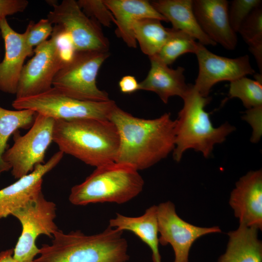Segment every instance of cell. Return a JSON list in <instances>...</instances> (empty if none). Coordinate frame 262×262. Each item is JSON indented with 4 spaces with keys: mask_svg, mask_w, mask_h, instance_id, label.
<instances>
[{
    "mask_svg": "<svg viewBox=\"0 0 262 262\" xmlns=\"http://www.w3.org/2000/svg\"><path fill=\"white\" fill-rule=\"evenodd\" d=\"M109 120L119 136L115 162L144 170L166 158L175 148L176 122L170 113L154 119L141 118L116 105Z\"/></svg>",
    "mask_w": 262,
    "mask_h": 262,
    "instance_id": "obj_1",
    "label": "cell"
},
{
    "mask_svg": "<svg viewBox=\"0 0 262 262\" xmlns=\"http://www.w3.org/2000/svg\"><path fill=\"white\" fill-rule=\"evenodd\" d=\"M53 142L64 154L96 167L115 162L119 136L109 120H55Z\"/></svg>",
    "mask_w": 262,
    "mask_h": 262,
    "instance_id": "obj_2",
    "label": "cell"
},
{
    "mask_svg": "<svg viewBox=\"0 0 262 262\" xmlns=\"http://www.w3.org/2000/svg\"><path fill=\"white\" fill-rule=\"evenodd\" d=\"M123 231L108 226L88 235L80 230L58 229L50 244H43L33 262H127L128 245Z\"/></svg>",
    "mask_w": 262,
    "mask_h": 262,
    "instance_id": "obj_3",
    "label": "cell"
},
{
    "mask_svg": "<svg viewBox=\"0 0 262 262\" xmlns=\"http://www.w3.org/2000/svg\"><path fill=\"white\" fill-rule=\"evenodd\" d=\"M182 99L183 106L175 120L173 158L179 162L184 152L190 148L202 152L207 158L213 146L223 143L235 127L228 123L217 128L213 126L209 114L204 110L211 98L201 96L194 85L191 84Z\"/></svg>",
    "mask_w": 262,
    "mask_h": 262,
    "instance_id": "obj_4",
    "label": "cell"
},
{
    "mask_svg": "<svg viewBox=\"0 0 262 262\" xmlns=\"http://www.w3.org/2000/svg\"><path fill=\"white\" fill-rule=\"evenodd\" d=\"M144 185L138 170L114 162L96 167L82 182L72 187L69 200L80 206L104 202L122 204L138 196Z\"/></svg>",
    "mask_w": 262,
    "mask_h": 262,
    "instance_id": "obj_5",
    "label": "cell"
},
{
    "mask_svg": "<svg viewBox=\"0 0 262 262\" xmlns=\"http://www.w3.org/2000/svg\"><path fill=\"white\" fill-rule=\"evenodd\" d=\"M109 56V52L76 51L55 75L52 87L66 96L80 100H110L108 94L97 85L99 70Z\"/></svg>",
    "mask_w": 262,
    "mask_h": 262,
    "instance_id": "obj_6",
    "label": "cell"
},
{
    "mask_svg": "<svg viewBox=\"0 0 262 262\" xmlns=\"http://www.w3.org/2000/svg\"><path fill=\"white\" fill-rule=\"evenodd\" d=\"M116 105L112 99L94 101L76 99L53 87L35 96L15 98L12 103L16 110H31L54 120H66L84 118L109 120Z\"/></svg>",
    "mask_w": 262,
    "mask_h": 262,
    "instance_id": "obj_7",
    "label": "cell"
},
{
    "mask_svg": "<svg viewBox=\"0 0 262 262\" xmlns=\"http://www.w3.org/2000/svg\"><path fill=\"white\" fill-rule=\"evenodd\" d=\"M49 21L70 40L75 51L109 52V42L100 25L87 16L75 0L51 2Z\"/></svg>",
    "mask_w": 262,
    "mask_h": 262,
    "instance_id": "obj_8",
    "label": "cell"
},
{
    "mask_svg": "<svg viewBox=\"0 0 262 262\" xmlns=\"http://www.w3.org/2000/svg\"><path fill=\"white\" fill-rule=\"evenodd\" d=\"M60 34L53 27L50 38L33 49L34 55L21 71L16 98L35 96L52 88L55 75L68 59L60 42Z\"/></svg>",
    "mask_w": 262,
    "mask_h": 262,
    "instance_id": "obj_9",
    "label": "cell"
},
{
    "mask_svg": "<svg viewBox=\"0 0 262 262\" xmlns=\"http://www.w3.org/2000/svg\"><path fill=\"white\" fill-rule=\"evenodd\" d=\"M56 204L47 200L42 193L14 211L12 215L21 224L22 230L14 248L16 262H33L39 252L36 245L37 237L44 234L52 238L59 229L54 222Z\"/></svg>",
    "mask_w": 262,
    "mask_h": 262,
    "instance_id": "obj_10",
    "label": "cell"
},
{
    "mask_svg": "<svg viewBox=\"0 0 262 262\" xmlns=\"http://www.w3.org/2000/svg\"><path fill=\"white\" fill-rule=\"evenodd\" d=\"M55 120L36 114L29 131L21 136L14 134V143L2 156L11 167V174L18 179L31 173L38 164L45 163L46 151L53 142Z\"/></svg>",
    "mask_w": 262,
    "mask_h": 262,
    "instance_id": "obj_11",
    "label": "cell"
},
{
    "mask_svg": "<svg viewBox=\"0 0 262 262\" xmlns=\"http://www.w3.org/2000/svg\"><path fill=\"white\" fill-rule=\"evenodd\" d=\"M159 244H170L174 250L173 262H188L193 243L201 236L221 232L217 226L200 227L188 223L177 213L175 205L168 201L157 206Z\"/></svg>",
    "mask_w": 262,
    "mask_h": 262,
    "instance_id": "obj_12",
    "label": "cell"
},
{
    "mask_svg": "<svg viewBox=\"0 0 262 262\" xmlns=\"http://www.w3.org/2000/svg\"><path fill=\"white\" fill-rule=\"evenodd\" d=\"M198 64V73L194 85L204 97L212 87L222 81L231 82L249 74L255 73L247 55L229 58L216 55L199 43L196 52Z\"/></svg>",
    "mask_w": 262,
    "mask_h": 262,
    "instance_id": "obj_13",
    "label": "cell"
},
{
    "mask_svg": "<svg viewBox=\"0 0 262 262\" xmlns=\"http://www.w3.org/2000/svg\"><path fill=\"white\" fill-rule=\"evenodd\" d=\"M229 204L239 224L262 229V171H250L236 182Z\"/></svg>",
    "mask_w": 262,
    "mask_h": 262,
    "instance_id": "obj_14",
    "label": "cell"
},
{
    "mask_svg": "<svg viewBox=\"0 0 262 262\" xmlns=\"http://www.w3.org/2000/svg\"><path fill=\"white\" fill-rule=\"evenodd\" d=\"M64 155L59 150L47 162L36 165L31 173L0 189V219L12 215L16 210L42 193L43 177L59 163Z\"/></svg>",
    "mask_w": 262,
    "mask_h": 262,
    "instance_id": "obj_15",
    "label": "cell"
},
{
    "mask_svg": "<svg viewBox=\"0 0 262 262\" xmlns=\"http://www.w3.org/2000/svg\"><path fill=\"white\" fill-rule=\"evenodd\" d=\"M0 30L5 50L0 62V90L16 94L24 61L33 56V50L26 45L24 33L14 30L6 18L0 20Z\"/></svg>",
    "mask_w": 262,
    "mask_h": 262,
    "instance_id": "obj_16",
    "label": "cell"
},
{
    "mask_svg": "<svg viewBox=\"0 0 262 262\" xmlns=\"http://www.w3.org/2000/svg\"><path fill=\"white\" fill-rule=\"evenodd\" d=\"M193 8L200 28L212 40L228 50L236 48L237 37L229 22L227 0H194Z\"/></svg>",
    "mask_w": 262,
    "mask_h": 262,
    "instance_id": "obj_17",
    "label": "cell"
},
{
    "mask_svg": "<svg viewBox=\"0 0 262 262\" xmlns=\"http://www.w3.org/2000/svg\"><path fill=\"white\" fill-rule=\"evenodd\" d=\"M103 0L114 17V24L116 26L115 30V34L130 48L137 47L133 27L138 20L150 18L168 22L148 0Z\"/></svg>",
    "mask_w": 262,
    "mask_h": 262,
    "instance_id": "obj_18",
    "label": "cell"
},
{
    "mask_svg": "<svg viewBox=\"0 0 262 262\" xmlns=\"http://www.w3.org/2000/svg\"><path fill=\"white\" fill-rule=\"evenodd\" d=\"M149 58L150 69L146 78L139 82L140 90L156 93L165 104L171 97L183 98L191 86L185 82V69L181 66L172 69L155 56Z\"/></svg>",
    "mask_w": 262,
    "mask_h": 262,
    "instance_id": "obj_19",
    "label": "cell"
},
{
    "mask_svg": "<svg viewBox=\"0 0 262 262\" xmlns=\"http://www.w3.org/2000/svg\"><path fill=\"white\" fill-rule=\"evenodd\" d=\"M193 0H158L150 2L153 7L172 25V28L181 31L205 45L215 46L202 31L195 15Z\"/></svg>",
    "mask_w": 262,
    "mask_h": 262,
    "instance_id": "obj_20",
    "label": "cell"
},
{
    "mask_svg": "<svg viewBox=\"0 0 262 262\" xmlns=\"http://www.w3.org/2000/svg\"><path fill=\"white\" fill-rule=\"evenodd\" d=\"M109 226L133 233L149 247L153 262H161L159 249L157 206H151L142 215L138 217L126 216L117 213L115 218L109 220Z\"/></svg>",
    "mask_w": 262,
    "mask_h": 262,
    "instance_id": "obj_21",
    "label": "cell"
},
{
    "mask_svg": "<svg viewBox=\"0 0 262 262\" xmlns=\"http://www.w3.org/2000/svg\"><path fill=\"white\" fill-rule=\"evenodd\" d=\"M258 230L239 224L238 229L229 232L226 251L217 262H262V243Z\"/></svg>",
    "mask_w": 262,
    "mask_h": 262,
    "instance_id": "obj_22",
    "label": "cell"
},
{
    "mask_svg": "<svg viewBox=\"0 0 262 262\" xmlns=\"http://www.w3.org/2000/svg\"><path fill=\"white\" fill-rule=\"evenodd\" d=\"M161 20L142 18L134 23V35L142 52L149 57L155 56L170 36L172 28H165Z\"/></svg>",
    "mask_w": 262,
    "mask_h": 262,
    "instance_id": "obj_23",
    "label": "cell"
},
{
    "mask_svg": "<svg viewBox=\"0 0 262 262\" xmlns=\"http://www.w3.org/2000/svg\"><path fill=\"white\" fill-rule=\"evenodd\" d=\"M36 115V113L31 110L14 111L0 106V174L11 170L10 166L2 159L10 137L19 129L32 125Z\"/></svg>",
    "mask_w": 262,
    "mask_h": 262,
    "instance_id": "obj_24",
    "label": "cell"
},
{
    "mask_svg": "<svg viewBox=\"0 0 262 262\" xmlns=\"http://www.w3.org/2000/svg\"><path fill=\"white\" fill-rule=\"evenodd\" d=\"M238 32L248 45L261 73L262 72V8L253 10L243 22Z\"/></svg>",
    "mask_w": 262,
    "mask_h": 262,
    "instance_id": "obj_25",
    "label": "cell"
},
{
    "mask_svg": "<svg viewBox=\"0 0 262 262\" xmlns=\"http://www.w3.org/2000/svg\"><path fill=\"white\" fill-rule=\"evenodd\" d=\"M195 40L188 34L172 28L170 36L155 56L168 66L182 54H195L199 44Z\"/></svg>",
    "mask_w": 262,
    "mask_h": 262,
    "instance_id": "obj_26",
    "label": "cell"
},
{
    "mask_svg": "<svg viewBox=\"0 0 262 262\" xmlns=\"http://www.w3.org/2000/svg\"><path fill=\"white\" fill-rule=\"evenodd\" d=\"M230 98L241 99L247 109L262 106V82L244 76L230 82Z\"/></svg>",
    "mask_w": 262,
    "mask_h": 262,
    "instance_id": "obj_27",
    "label": "cell"
},
{
    "mask_svg": "<svg viewBox=\"0 0 262 262\" xmlns=\"http://www.w3.org/2000/svg\"><path fill=\"white\" fill-rule=\"evenodd\" d=\"M53 31V25L48 18L41 19L36 23L31 21L23 33L26 45L33 50L34 47H36L46 41Z\"/></svg>",
    "mask_w": 262,
    "mask_h": 262,
    "instance_id": "obj_28",
    "label": "cell"
},
{
    "mask_svg": "<svg viewBox=\"0 0 262 262\" xmlns=\"http://www.w3.org/2000/svg\"><path fill=\"white\" fill-rule=\"evenodd\" d=\"M77 2L87 16L100 25L110 27L114 23V17L103 0H79Z\"/></svg>",
    "mask_w": 262,
    "mask_h": 262,
    "instance_id": "obj_29",
    "label": "cell"
},
{
    "mask_svg": "<svg viewBox=\"0 0 262 262\" xmlns=\"http://www.w3.org/2000/svg\"><path fill=\"white\" fill-rule=\"evenodd\" d=\"M261 0H234L230 3L228 10L230 25L236 33L239 27L251 12L261 5Z\"/></svg>",
    "mask_w": 262,
    "mask_h": 262,
    "instance_id": "obj_30",
    "label": "cell"
},
{
    "mask_svg": "<svg viewBox=\"0 0 262 262\" xmlns=\"http://www.w3.org/2000/svg\"><path fill=\"white\" fill-rule=\"evenodd\" d=\"M262 106L248 109L243 117L253 129L251 138L253 143L259 142L262 135Z\"/></svg>",
    "mask_w": 262,
    "mask_h": 262,
    "instance_id": "obj_31",
    "label": "cell"
},
{
    "mask_svg": "<svg viewBox=\"0 0 262 262\" xmlns=\"http://www.w3.org/2000/svg\"><path fill=\"white\" fill-rule=\"evenodd\" d=\"M28 4L26 0H0V20L24 11Z\"/></svg>",
    "mask_w": 262,
    "mask_h": 262,
    "instance_id": "obj_32",
    "label": "cell"
},
{
    "mask_svg": "<svg viewBox=\"0 0 262 262\" xmlns=\"http://www.w3.org/2000/svg\"><path fill=\"white\" fill-rule=\"evenodd\" d=\"M120 91L124 94H130L140 90L139 82L135 77L131 75L123 76L118 82Z\"/></svg>",
    "mask_w": 262,
    "mask_h": 262,
    "instance_id": "obj_33",
    "label": "cell"
},
{
    "mask_svg": "<svg viewBox=\"0 0 262 262\" xmlns=\"http://www.w3.org/2000/svg\"><path fill=\"white\" fill-rule=\"evenodd\" d=\"M14 248L0 252V262H16L13 258Z\"/></svg>",
    "mask_w": 262,
    "mask_h": 262,
    "instance_id": "obj_34",
    "label": "cell"
},
{
    "mask_svg": "<svg viewBox=\"0 0 262 262\" xmlns=\"http://www.w3.org/2000/svg\"><path fill=\"white\" fill-rule=\"evenodd\" d=\"M1 36V33H0V37Z\"/></svg>",
    "mask_w": 262,
    "mask_h": 262,
    "instance_id": "obj_35",
    "label": "cell"
}]
</instances>
